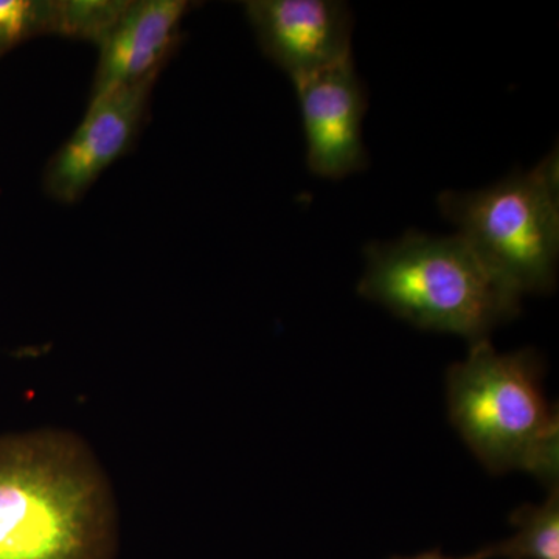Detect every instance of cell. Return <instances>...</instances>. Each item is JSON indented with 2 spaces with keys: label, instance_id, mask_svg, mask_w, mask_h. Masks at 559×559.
Returning a JSON list of instances; mask_svg holds the SVG:
<instances>
[{
  "label": "cell",
  "instance_id": "1",
  "mask_svg": "<svg viewBox=\"0 0 559 559\" xmlns=\"http://www.w3.org/2000/svg\"><path fill=\"white\" fill-rule=\"evenodd\" d=\"M119 513L90 444L68 430L0 439V559H116Z\"/></svg>",
  "mask_w": 559,
  "mask_h": 559
},
{
  "label": "cell",
  "instance_id": "2",
  "mask_svg": "<svg viewBox=\"0 0 559 559\" xmlns=\"http://www.w3.org/2000/svg\"><path fill=\"white\" fill-rule=\"evenodd\" d=\"M364 257L359 296L417 329L457 334L473 344L520 314L521 296L457 234L411 230L367 246Z\"/></svg>",
  "mask_w": 559,
  "mask_h": 559
},
{
  "label": "cell",
  "instance_id": "3",
  "mask_svg": "<svg viewBox=\"0 0 559 559\" xmlns=\"http://www.w3.org/2000/svg\"><path fill=\"white\" fill-rule=\"evenodd\" d=\"M544 364L533 348L499 353L488 340L447 373L451 425L492 474L525 471L558 487L559 418L543 389Z\"/></svg>",
  "mask_w": 559,
  "mask_h": 559
},
{
  "label": "cell",
  "instance_id": "4",
  "mask_svg": "<svg viewBox=\"0 0 559 559\" xmlns=\"http://www.w3.org/2000/svg\"><path fill=\"white\" fill-rule=\"evenodd\" d=\"M440 212L477 257L518 296L549 294L559 259V159L555 150L530 171L495 186L443 191Z\"/></svg>",
  "mask_w": 559,
  "mask_h": 559
},
{
  "label": "cell",
  "instance_id": "5",
  "mask_svg": "<svg viewBox=\"0 0 559 559\" xmlns=\"http://www.w3.org/2000/svg\"><path fill=\"white\" fill-rule=\"evenodd\" d=\"M261 49L293 83L353 58V13L341 0L245 3Z\"/></svg>",
  "mask_w": 559,
  "mask_h": 559
},
{
  "label": "cell",
  "instance_id": "6",
  "mask_svg": "<svg viewBox=\"0 0 559 559\" xmlns=\"http://www.w3.org/2000/svg\"><path fill=\"white\" fill-rule=\"evenodd\" d=\"M156 76L92 95L72 138L51 157L47 191L57 201L80 200L103 171L119 159L138 134Z\"/></svg>",
  "mask_w": 559,
  "mask_h": 559
},
{
  "label": "cell",
  "instance_id": "7",
  "mask_svg": "<svg viewBox=\"0 0 559 559\" xmlns=\"http://www.w3.org/2000/svg\"><path fill=\"white\" fill-rule=\"evenodd\" d=\"M299 98L308 168L319 178L344 179L367 167L362 121L369 102L353 58L293 83Z\"/></svg>",
  "mask_w": 559,
  "mask_h": 559
},
{
  "label": "cell",
  "instance_id": "8",
  "mask_svg": "<svg viewBox=\"0 0 559 559\" xmlns=\"http://www.w3.org/2000/svg\"><path fill=\"white\" fill-rule=\"evenodd\" d=\"M187 10L183 0L128 3L100 44L92 95L159 75Z\"/></svg>",
  "mask_w": 559,
  "mask_h": 559
},
{
  "label": "cell",
  "instance_id": "9",
  "mask_svg": "<svg viewBox=\"0 0 559 559\" xmlns=\"http://www.w3.org/2000/svg\"><path fill=\"white\" fill-rule=\"evenodd\" d=\"M510 524L516 532L488 546L491 559H559V488H551L539 506L514 510Z\"/></svg>",
  "mask_w": 559,
  "mask_h": 559
},
{
  "label": "cell",
  "instance_id": "10",
  "mask_svg": "<svg viewBox=\"0 0 559 559\" xmlns=\"http://www.w3.org/2000/svg\"><path fill=\"white\" fill-rule=\"evenodd\" d=\"M130 2H102V0H72L49 2L47 32L92 40L100 44L120 20Z\"/></svg>",
  "mask_w": 559,
  "mask_h": 559
},
{
  "label": "cell",
  "instance_id": "11",
  "mask_svg": "<svg viewBox=\"0 0 559 559\" xmlns=\"http://www.w3.org/2000/svg\"><path fill=\"white\" fill-rule=\"evenodd\" d=\"M49 2L0 0V55L36 33L47 32Z\"/></svg>",
  "mask_w": 559,
  "mask_h": 559
},
{
  "label": "cell",
  "instance_id": "12",
  "mask_svg": "<svg viewBox=\"0 0 559 559\" xmlns=\"http://www.w3.org/2000/svg\"><path fill=\"white\" fill-rule=\"evenodd\" d=\"M390 559H491V551H489V547L487 546L484 547V549L474 551V554L468 555V557L452 558L444 555L440 549H433L414 555V557H393Z\"/></svg>",
  "mask_w": 559,
  "mask_h": 559
}]
</instances>
